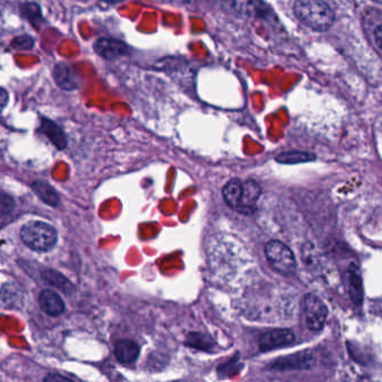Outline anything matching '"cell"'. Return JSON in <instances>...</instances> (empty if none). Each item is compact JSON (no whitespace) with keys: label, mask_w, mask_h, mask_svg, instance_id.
Listing matches in <instances>:
<instances>
[{"label":"cell","mask_w":382,"mask_h":382,"mask_svg":"<svg viewBox=\"0 0 382 382\" xmlns=\"http://www.w3.org/2000/svg\"><path fill=\"white\" fill-rule=\"evenodd\" d=\"M294 14L315 30H328L335 20L334 11L323 0H296Z\"/></svg>","instance_id":"cell-1"},{"label":"cell","mask_w":382,"mask_h":382,"mask_svg":"<svg viewBox=\"0 0 382 382\" xmlns=\"http://www.w3.org/2000/svg\"><path fill=\"white\" fill-rule=\"evenodd\" d=\"M20 239L34 251L47 252L55 247L57 232L54 227L49 223L30 221L20 230Z\"/></svg>","instance_id":"cell-2"},{"label":"cell","mask_w":382,"mask_h":382,"mask_svg":"<svg viewBox=\"0 0 382 382\" xmlns=\"http://www.w3.org/2000/svg\"><path fill=\"white\" fill-rule=\"evenodd\" d=\"M265 255L271 268L277 271L278 274L285 275V276L293 274L297 267L294 252L288 246L278 240L267 242L265 246Z\"/></svg>","instance_id":"cell-3"},{"label":"cell","mask_w":382,"mask_h":382,"mask_svg":"<svg viewBox=\"0 0 382 382\" xmlns=\"http://www.w3.org/2000/svg\"><path fill=\"white\" fill-rule=\"evenodd\" d=\"M304 322L309 331L320 332L326 326L328 309L318 296L306 294L303 301Z\"/></svg>","instance_id":"cell-4"},{"label":"cell","mask_w":382,"mask_h":382,"mask_svg":"<svg viewBox=\"0 0 382 382\" xmlns=\"http://www.w3.org/2000/svg\"><path fill=\"white\" fill-rule=\"evenodd\" d=\"M223 8L237 16L266 18L270 8L263 0H223Z\"/></svg>","instance_id":"cell-5"},{"label":"cell","mask_w":382,"mask_h":382,"mask_svg":"<svg viewBox=\"0 0 382 382\" xmlns=\"http://www.w3.org/2000/svg\"><path fill=\"white\" fill-rule=\"evenodd\" d=\"M315 364L314 355L309 351L294 353V354L276 359L268 366L273 371H294V370H309Z\"/></svg>","instance_id":"cell-6"},{"label":"cell","mask_w":382,"mask_h":382,"mask_svg":"<svg viewBox=\"0 0 382 382\" xmlns=\"http://www.w3.org/2000/svg\"><path fill=\"white\" fill-rule=\"evenodd\" d=\"M296 336L294 332L288 328H277L273 331L266 332L259 338V349L261 352H268L273 350L282 349L295 343Z\"/></svg>","instance_id":"cell-7"},{"label":"cell","mask_w":382,"mask_h":382,"mask_svg":"<svg viewBox=\"0 0 382 382\" xmlns=\"http://www.w3.org/2000/svg\"><path fill=\"white\" fill-rule=\"evenodd\" d=\"M93 49L106 60H116L118 57L126 56L129 52L127 44L112 37L99 38L93 44Z\"/></svg>","instance_id":"cell-8"},{"label":"cell","mask_w":382,"mask_h":382,"mask_svg":"<svg viewBox=\"0 0 382 382\" xmlns=\"http://www.w3.org/2000/svg\"><path fill=\"white\" fill-rule=\"evenodd\" d=\"M261 185L258 184L256 181H247V182L244 183V189H242V198L240 201V204H239L238 210L240 213H244V215H251L255 211L256 202H257L258 198H261Z\"/></svg>","instance_id":"cell-9"},{"label":"cell","mask_w":382,"mask_h":382,"mask_svg":"<svg viewBox=\"0 0 382 382\" xmlns=\"http://www.w3.org/2000/svg\"><path fill=\"white\" fill-rule=\"evenodd\" d=\"M38 303L42 311L52 317L60 316L66 309V305L61 296L53 290H43L38 297Z\"/></svg>","instance_id":"cell-10"},{"label":"cell","mask_w":382,"mask_h":382,"mask_svg":"<svg viewBox=\"0 0 382 382\" xmlns=\"http://www.w3.org/2000/svg\"><path fill=\"white\" fill-rule=\"evenodd\" d=\"M347 290L355 305H361L364 302V284L360 270L355 265H351L347 270Z\"/></svg>","instance_id":"cell-11"},{"label":"cell","mask_w":382,"mask_h":382,"mask_svg":"<svg viewBox=\"0 0 382 382\" xmlns=\"http://www.w3.org/2000/svg\"><path fill=\"white\" fill-rule=\"evenodd\" d=\"M139 345L131 340H121L114 347L117 360L122 364H133L139 357Z\"/></svg>","instance_id":"cell-12"},{"label":"cell","mask_w":382,"mask_h":382,"mask_svg":"<svg viewBox=\"0 0 382 382\" xmlns=\"http://www.w3.org/2000/svg\"><path fill=\"white\" fill-rule=\"evenodd\" d=\"M40 131L47 136V138L54 144L57 150H64L66 148V144H68L66 133L62 131V128L56 125L54 121H52L47 118H43Z\"/></svg>","instance_id":"cell-13"},{"label":"cell","mask_w":382,"mask_h":382,"mask_svg":"<svg viewBox=\"0 0 382 382\" xmlns=\"http://www.w3.org/2000/svg\"><path fill=\"white\" fill-rule=\"evenodd\" d=\"M53 78H54L57 87H60L61 89L66 90V91H74L79 88L76 79H74L72 70L66 63H59L54 66Z\"/></svg>","instance_id":"cell-14"},{"label":"cell","mask_w":382,"mask_h":382,"mask_svg":"<svg viewBox=\"0 0 382 382\" xmlns=\"http://www.w3.org/2000/svg\"><path fill=\"white\" fill-rule=\"evenodd\" d=\"M244 184L238 179H230L222 190L223 198L232 209H237L242 198Z\"/></svg>","instance_id":"cell-15"},{"label":"cell","mask_w":382,"mask_h":382,"mask_svg":"<svg viewBox=\"0 0 382 382\" xmlns=\"http://www.w3.org/2000/svg\"><path fill=\"white\" fill-rule=\"evenodd\" d=\"M316 160V155L313 153L301 152V150H292L278 155L276 157L277 163L285 165H296V164L309 163Z\"/></svg>","instance_id":"cell-16"},{"label":"cell","mask_w":382,"mask_h":382,"mask_svg":"<svg viewBox=\"0 0 382 382\" xmlns=\"http://www.w3.org/2000/svg\"><path fill=\"white\" fill-rule=\"evenodd\" d=\"M32 189L37 194L38 198L51 206H57L60 203V196H57L56 191L49 183L36 181L32 184Z\"/></svg>","instance_id":"cell-17"},{"label":"cell","mask_w":382,"mask_h":382,"mask_svg":"<svg viewBox=\"0 0 382 382\" xmlns=\"http://www.w3.org/2000/svg\"><path fill=\"white\" fill-rule=\"evenodd\" d=\"M42 278H43L44 282H47L49 286H54L57 290H63L64 293L70 294L71 292L73 290L72 284L66 280V277L61 275L60 273H57V271L47 269V270L42 273Z\"/></svg>","instance_id":"cell-18"},{"label":"cell","mask_w":382,"mask_h":382,"mask_svg":"<svg viewBox=\"0 0 382 382\" xmlns=\"http://www.w3.org/2000/svg\"><path fill=\"white\" fill-rule=\"evenodd\" d=\"M20 11L24 15L25 18H28L32 24L38 25V23L43 22L42 17L41 8L40 6L35 3L23 4L20 7Z\"/></svg>","instance_id":"cell-19"},{"label":"cell","mask_w":382,"mask_h":382,"mask_svg":"<svg viewBox=\"0 0 382 382\" xmlns=\"http://www.w3.org/2000/svg\"><path fill=\"white\" fill-rule=\"evenodd\" d=\"M187 345H190L191 347L206 351L211 347L212 340L210 339V336L205 335V334L191 333L187 339Z\"/></svg>","instance_id":"cell-20"},{"label":"cell","mask_w":382,"mask_h":382,"mask_svg":"<svg viewBox=\"0 0 382 382\" xmlns=\"http://www.w3.org/2000/svg\"><path fill=\"white\" fill-rule=\"evenodd\" d=\"M33 37L28 35L17 36L11 41V47L13 49H20V51H26V49H32L34 47Z\"/></svg>","instance_id":"cell-21"},{"label":"cell","mask_w":382,"mask_h":382,"mask_svg":"<svg viewBox=\"0 0 382 382\" xmlns=\"http://www.w3.org/2000/svg\"><path fill=\"white\" fill-rule=\"evenodd\" d=\"M15 203L13 198L11 196H6L5 193L1 194V211H3L4 215L6 213H9L11 210L14 209Z\"/></svg>","instance_id":"cell-22"},{"label":"cell","mask_w":382,"mask_h":382,"mask_svg":"<svg viewBox=\"0 0 382 382\" xmlns=\"http://www.w3.org/2000/svg\"><path fill=\"white\" fill-rule=\"evenodd\" d=\"M374 41L377 43L378 47L382 51V25H380L374 30Z\"/></svg>","instance_id":"cell-23"},{"label":"cell","mask_w":382,"mask_h":382,"mask_svg":"<svg viewBox=\"0 0 382 382\" xmlns=\"http://www.w3.org/2000/svg\"><path fill=\"white\" fill-rule=\"evenodd\" d=\"M9 95L6 91L5 89H1V92H0V102H1V109H5L6 105L8 102Z\"/></svg>","instance_id":"cell-24"},{"label":"cell","mask_w":382,"mask_h":382,"mask_svg":"<svg viewBox=\"0 0 382 382\" xmlns=\"http://www.w3.org/2000/svg\"><path fill=\"white\" fill-rule=\"evenodd\" d=\"M45 380H71L70 378L63 377V376H54L51 374L49 377L45 378Z\"/></svg>","instance_id":"cell-25"},{"label":"cell","mask_w":382,"mask_h":382,"mask_svg":"<svg viewBox=\"0 0 382 382\" xmlns=\"http://www.w3.org/2000/svg\"><path fill=\"white\" fill-rule=\"evenodd\" d=\"M101 1H105V3L108 4H117L121 3V1H124V0H101Z\"/></svg>","instance_id":"cell-26"},{"label":"cell","mask_w":382,"mask_h":382,"mask_svg":"<svg viewBox=\"0 0 382 382\" xmlns=\"http://www.w3.org/2000/svg\"><path fill=\"white\" fill-rule=\"evenodd\" d=\"M374 1H376V3L381 4L382 5V0H374Z\"/></svg>","instance_id":"cell-27"}]
</instances>
